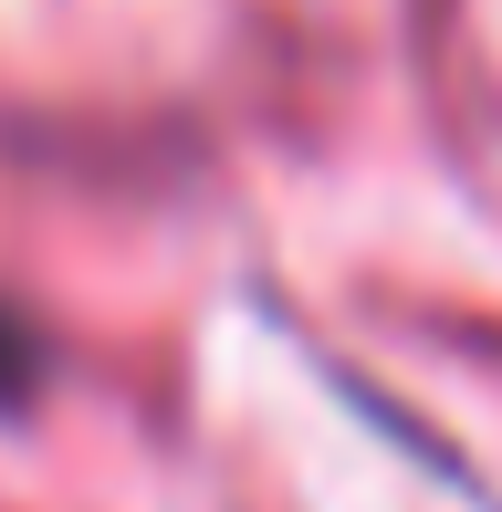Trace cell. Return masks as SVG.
Segmentation results:
<instances>
[{"instance_id": "6da1fadb", "label": "cell", "mask_w": 502, "mask_h": 512, "mask_svg": "<svg viewBox=\"0 0 502 512\" xmlns=\"http://www.w3.org/2000/svg\"><path fill=\"white\" fill-rule=\"evenodd\" d=\"M32 366H42V356H32V335H21V324L0 314V408H11L21 387H32Z\"/></svg>"}]
</instances>
